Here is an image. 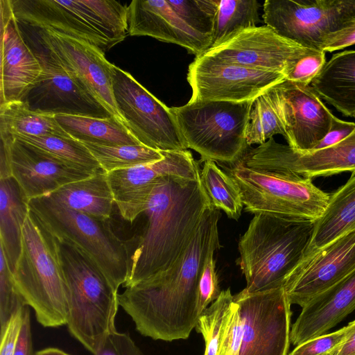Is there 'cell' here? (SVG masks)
Wrapping results in <instances>:
<instances>
[{
    "instance_id": "1",
    "label": "cell",
    "mask_w": 355,
    "mask_h": 355,
    "mask_svg": "<svg viewBox=\"0 0 355 355\" xmlns=\"http://www.w3.org/2000/svg\"><path fill=\"white\" fill-rule=\"evenodd\" d=\"M220 210L206 211L185 252L166 270L141 281L119 294V304L137 330L154 340L187 339L198 322V285L205 261L220 248Z\"/></svg>"
},
{
    "instance_id": "2",
    "label": "cell",
    "mask_w": 355,
    "mask_h": 355,
    "mask_svg": "<svg viewBox=\"0 0 355 355\" xmlns=\"http://www.w3.org/2000/svg\"><path fill=\"white\" fill-rule=\"evenodd\" d=\"M213 207L195 179L162 178L154 187L143 214L147 224L130 256L128 287L168 270L189 248L205 213Z\"/></svg>"
},
{
    "instance_id": "3",
    "label": "cell",
    "mask_w": 355,
    "mask_h": 355,
    "mask_svg": "<svg viewBox=\"0 0 355 355\" xmlns=\"http://www.w3.org/2000/svg\"><path fill=\"white\" fill-rule=\"evenodd\" d=\"M315 221L254 214L239 241L236 261L248 293L283 287L309 247Z\"/></svg>"
},
{
    "instance_id": "4",
    "label": "cell",
    "mask_w": 355,
    "mask_h": 355,
    "mask_svg": "<svg viewBox=\"0 0 355 355\" xmlns=\"http://www.w3.org/2000/svg\"><path fill=\"white\" fill-rule=\"evenodd\" d=\"M55 239L67 286V325L94 355L107 335L116 331L118 291L85 252L67 241Z\"/></svg>"
},
{
    "instance_id": "5",
    "label": "cell",
    "mask_w": 355,
    "mask_h": 355,
    "mask_svg": "<svg viewBox=\"0 0 355 355\" xmlns=\"http://www.w3.org/2000/svg\"><path fill=\"white\" fill-rule=\"evenodd\" d=\"M291 305L284 287L233 295L217 355H288Z\"/></svg>"
},
{
    "instance_id": "6",
    "label": "cell",
    "mask_w": 355,
    "mask_h": 355,
    "mask_svg": "<svg viewBox=\"0 0 355 355\" xmlns=\"http://www.w3.org/2000/svg\"><path fill=\"white\" fill-rule=\"evenodd\" d=\"M12 273L20 294L40 324L45 327L67 324V291L56 239L30 209Z\"/></svg>"
},
{
    "instance_id": "7",
    "label": "cell",
    "mask_w": 355,
    "mask_h": 355,
    "mask_svg": "<svg viewBox=\"0 0 355 355\" xmlns=\"http://www.w3.org/2000/svg\"><path fill=\"white\" fill-rule=\"evenodd\" d=\"M28 205L55 239L73 244L93 259L116 290L128 282L130 256L127 245L112 230L110 219L69 209L49 196L30 200Z\"/></svg>"
},
{
    "instance_id": "8",
    "label": "cell",
    "mask_w": 355,
    "mask_h": 355,
    "mask_svg": "<svg viewBox=\"0 0 355 355\" xmlns=\"http://www.w3.org/2000/svg\"><path fill=\"white\" fill-rule=\"evenodd\" d=\"M253 101H196L172 107L188 148L198 153L201 162L234 164L248 148L246 130Z\"/></svg>"
},
{
    "instance_id": "9",
    "label": "cell",
    "mask_w": 355,
    "mask_h": 355,
    "mask_svg": "<svg viewBox=\"0 0 355 355\" xmlns=\"http://www.w3.org/2000/svg\"><path fill=\"white\" fill-rule=\"evenodd\" d=\"M237 184L246 211L315 221L330 198L312 179L279 171L249 168L238 161L227 168Z\"/></svg>"
},
{
    "instance_id": "10",
    "label": "cell",
    "mask_w": 355,
    "mask_h": 355,
    "mask_svg": "<svg viewBox=\"0 0 355 355\" xmlns=\"http://www.w3.org/2000/svg\"><path fill=\"white\" fill-rule=\"evenodd\" d=\"M112 87L123 123L140 144L159 151L188 148L171 107L155 97L128 72L114 64Z\"/></svg>"
},
{
    "instance_id": "11",
    "label": "cell",
    "mask_w": 355,
    "mask_h": 355,
    "mask_svg": "<svg viewBox=\"0 0 355 355\" xmlns=\"http://www.w3.org/2000/svg\"><path fill=\"white\" fill-rule=\"evenodd\" d=\"M265 25L300 46L322 51L328 35L355 19V0H266Z\"/></svg>"
},
{
    "instance_id": "12",
    "label": "cell",
    "mask_w": 355,
    "mask_h": 355,
    "mask_svg": "<svg viewBox=\"0 0 355 355\" xmlns=\"http://www.w3.org/2000/svg\"><path fill=\"white\" fill-rule=\"evenodd\" d=\"M286 80L284 74L247 68L205 55L189 64L187 81L192 89L189 102L253 101Z\"/></svg>"
},
{
    "instance_id": "13",
    "label": "cell",
    "mask_w": 355,
    "mask_h": 355,
    "mask_svg": "<svg viewBox=\"0 0 355 355\" xmlns=\"http://www.w3.org/2000/svg\"><path fill=\"white\" fill-rule=\"evenodd\" d=\"M29 45L42 73L21 101L35 112L97 118L112 116L67 71L58 58L35 36Z\"/></svg>"
},
{
    "instance_id": "14",
    "label": "cell",
    "mask_w": 355,
    "mask_h": 355,
    "mask_svg": "<svg viewBox=\"0 0 355 355\" xmlns=\"http://www.w3.org/2000/svg\"><path fill=\"white\" fill-rule=\"evenodd\" d=\"M238 162L249 168L292 173L311 179L355 173V130L335 145L308 152L297 151L272 137L248 148Z\"/></svg>"
},
{
    "instance_id": "15",
    "label": "cell",
    "mask_w": 355,
    "mask_h": 355,
    "mask_svg": "<svg viewBox=\"0 0 355 355\" xmlns=\"http://www.w3.org/2000/svg\"><path fill=\"white\" fill-rule=\"evenodd\" d=\"M0 137V175L8 177L11 171L28 201L49 196L69 183L98 173L72 166L14 137Z\"/></svg>"
},
{
    "instance_id": "16",
    "label": "cell",
    "mask_w": 355,
    "mask_h": 355,
    "mask_svg": "<svg viewBox=\"0 0 355 355\" xmlns=\"http://www.w3.org/2000/svg\"><path fill=\"white\" fill-rule=\"evenodd\" d=\"M159 161L106 173L114 204L123 218L132 223L145 211L150 194L166 176L195 180L200 175L198 163L190 151H162Z\"/></svg>"
},
{
    "instance_id": "17",
    "label": "cell",
    "mask_w": 355,
    "mask_h": 355,
    "mask_svg": "<svg viewBox=\"0 0 355 355\" xmlns=\"http://www.w3.org/2000/svg\"><path fill=\"white\" fill-rule=\"evenodd\" d=\"M33 28L37 40L54 53L70 75L112 116L123 123L114 98L113 64L107 60L105 53L89 43L55 31Z\"/></svg>"
},
{
    "instance_id": "18",
    "label": "cell",
    "mask_w": 355,
    "mask_h": 355,
    "mask_svg": "<svg viewBox=\"0 0 355 355\" xmlns=\"http://www.w3.org/2000/svg\"><path fill=\"white\" fill-rule=\"evenodd\" d=\"M309 49L279 35L267 25L239 31L205 53L228 63L285 76Z\"/></svg>"
},
{
    "instance_id": "19",
    "label": "cell",
    "mask_w": 355,
    "mask_h": 355,
    "mask_svg": "<svg viewBox=\"0 0 355 355\" xmlns=\"http://www.w3.org/2000/svg\"><path fill=\"white\" fill-rule=\"evenodd\" d=\"M355 269V230L306 254L284 288L291 304L303 307Z\"/></svg>"
},
{
    "instance_id": "20",
    "label": "cell",
    "mask_w": 355,
    "mask_h": 355,
    "mask_svg": "<svg viewBox=\"0 0 355 355\" xmlns=\"http://www.w3.org/2000/svg\"><path fill=\"white\" fill-rule=\"evenodd\" d=\"M288 145L308 152L329 132L334 115L311 86L287 80L275 86Z\"/></svg>"
},
{
    "instance_id": "21",
    "label": "cell",
    "mask_w": 355,
    "mask_h": 355,
    "mask_svg": "<svg viewBox=\"0 0 355 355\" xmlns=\"http://www.w3.org/2000/svg\"><path fill=\"white\" fill-rule=\"evenodd\" d=\"M0 105L21 101L39 80L42 65L20 29L10 0H1Z\"/></svg>"
},
{
    "instance_id": "22",
    "label": "cell",
    "mask_w": 355,
    "mask_h": 355,
    "mask_svg": "<svg viewBox=\"0 0 355 355\" xmlns=\"http://www.w3.org/2000/svg\"><path fill=\"white\" fill-rule=\"evenodd\" d=\"M128 34L150 36L186 49L196 57L211 46V38L190 26L168 0H134L128 6Z\"/></svg>"
},
{
    "instance_id": "23",
    "label": "cell",
    "mask_w": 355,
    "mask_h": 355,
    "mask_svg": "<svg viewBox=\"0 0 355 355\" xmlns=\"http://www.w3.org/2000/svg\"><path fill=\"white\" fill-rule=\"evenodd\" d=\"M302 308L290 334L295 346L326 334L355 310V269Z\"/></svg>"
},
{
    "instance_id": "24",
    "label": "cell",
    "mask_w": 355,
    "mask_h": 355,
    "mask_svg": "<svg viewBox=\"0 0 355 355\" xmlns=\"http://www.w3.org/2000/svg\"><path fill=\"white\" fill-rule=\"evenodd\" d=\"M10 2L20 24L55 31L89 43L104 53L116 44L67 7L63 1L10 0Z\"/></svg>"
},
{
    "instance_id": "25",
    "label": "cell",
    "mask_w": 355,
    "mask_h": 355,
    "mask_svg": "<svg viewBox=\"0 0 355 355\" xmlns=\"http://www.w3.org/2000/svg\"><path fill=\"white\" fill-rule=\"evenodd\" d=\"M317 94L343 114L355 113V51L334 54L311 83Z\"/></svg>"
},
{
    "instance_id": "26",
    "label": "cell",
    "mask_w": 355,
    "mask_h": 355,
    "mask_svg": "<svg viewBox=\"0 0 355 355\" xmlns=\"http://www.w3.org/2000/svg\"><path fill=\"white\" fill-rule=\"evenodd\" d=\"M354 230L355 173H352L343 186L330 194L324 213L315 221L312 239L305 255Z\"/></svg>"
},
{
    "instance_id": "27",
    "label": "cell",
    "mask_w": 355,
    "mask_h": 355,
    "mask_svg": "<svg viewBox=\"0 0 355 355\" xmlns=\"http://www.w3.org/2000/svg\"><path fill=\"white\" fill-rule=\"evenodd\" d=\"M28 200L12 178L0 179V248L14 272L21 249L22 227Z\"/></svg>"
},
{
    "instance_id": "28",
    "label": "cell",
    "mask_w": 355,
    "mask_h": 355,
    "mask_svg": "<svg viewBox=\"0 0 355 355\" xmlns=\"http://www.w3.org/2000/svg\"><path fill=\"white\" fill-rule=\"evenodd\" d=\"M47 196L69 209L103 219L110 218L114 204L104 171L69 183Z\"/></svg>"
},
{
    "instance_id": "29",
    "label": "cell",
    "mask_w": 355,
    "mask_h": 355,
    "mask_svg": "<svg viewBox=\"0 0 355 355\" xmlns=\"http://www.w3.org/2000/svg\"><path fill=\"white\" fill-rule=\"evenodd\" d=\"M55 118L73 139L103 145L141 144L119 119L57 114Z\"/></svg>"
},
{
    "instance_id": "30",
    "label": "cell",
    "mask_w": 355,
    "mask_h": 355,
    "mask_svg": "<svg viewBox=\"0 0 355 355\" xmlns=\"http://www.w3.org/2000/svg\"><path fill=\"white\" fill-rule=\"evenodd\" d=\"M0 135L71 137L58 123L55 115L33 111L23 101L0 105Z\"/></svg>"
},
{
    "instance_id": "31",
    "label": "cell",
    "mask_w": 355,
    "mask_h": 355,
    "mask_svg": "<svg viewBox=\"0 0 355 355\" xmlns=\"http://www.w3.org/2000/svg\"><path fill=\"white\" fill-rule=\"evenodd\" d=\"M200 180L211 206L223 210L229 218L238 220L243 204L233 178L220 169L214 161L207 160L200 171Z\"/></svg>"
},
{
    "instance_id": "32",
    "label": "cell",
    "mask_w": 355,
    "mask_h": 355,
    "mask_svg": "<svg viewBox=\"0 0 355 355\" xmlns=\"http://www.w3.org/2000/svg\"><path fill=\"white\" fill-rule=\"evenodd\" d=\"M12 137L29 144L47 155L76 168L94 173L103 171L85 146L71 137L55 135H15Z\"/></svg>"
},
{
    "instance_id": "33",
    "label": "cell",
    "mask_w": 355,
    "mask_h": 355,
    "mask_svg": "<svg viewBox=\"0 0 355 355\" xmlns=\"http://www.w3.org/2000/svg\"><path fill=\"white\" fill-rule=\"evenodd\" d=\"M260 6L256 0H219L211 48L239 31L257 26Z\"/></svg>"
},
{
    "instance_id": "34",
    "label": "cell",
    "mask_w": 355,
    "mask_h": 355,
    "mask_svg": "<svg viewBox=\"0 0 355 355\" xmlns=\"http://www.w3.org/2000/svg\"><path fill=\"white\" fill-rule=\"evenodd\" d=\"M82 143L106 173L153 163L164 158L162 151L143 144L103 145L90 142Z\"/></svg>"
},
{
    "instance_id": "35",
    "label": "cell",
    "mask_w": 355,
    "mask_h": 355,
    "mask_svg": "<svg viewBox=\"0 0 355 355\" xmlns=\"http://www.w3.org/2000/svg\"><path fill=\"white\" fill-rule=\"evenodd\" d=\"M275 135L285 137L279 117L275 86L256 98L252 103L246 130L248 146L265 143Z\"/></svg>"
},
{
    "instance_id": "36",
    "label": "cell",
    "mask_w": 355,
    "mask_h": 355,
    "mask_svg": "<svg viewBox=\"0 0 355 355\" xmlns=\"http://www.w3.org/2000/svg\"><path fill=\"white\" fill-rule=\"evenodd\" d=\"M232 300L230 288L222 291L217 300L200 315L195 328L205 339L204 355H217L223 320Z\"/></svg>"
},
{
    "instance_id": "37",
    "label": "cell",
    "mask_w": 355,
    "mask_h": 355,
    "mask_svg": "<svg viewBox=\"0 0 355 355\" xmlns=\"http://www.w3.org/2000/svg\"><path fill=\"white\" fill-rule=\"evenodd\" d=\"M219 0H168L173 9L196 31L211 38Z\"/></svg>"
},
{
    "instance_id": "38",
    "label": "cell",
    "mask_w": 355,
    "mask_h": 355,
    "mask_svg": "<svg viewBox=\"0 0 355 355\" xmlns=\"http://www.w3.org/2000/svg\"><path fill=\"white\" fill-rule=\"evenodd\" d=\"M26 304L15 284L13 273L0 248V323L2 332L11 318Z\"/></svg>"
},
{
    "instance_id": "39",
    "label": "cell",
    "mask_w": 355,
    "mask_h": 355,
    "mask_svg": "<svg viewBox=\"0 0 355 355\" xmlns=\"http://www.w3.org/2000/svg\"><path fill=\"white\" fill-rule=\"evenodd\" d=\"M353 328V322L332 333H326L297 345L288 355H325L339 347L347 338Z\"/></svg>"
},
{
    "instance_id": "40",
    "label": "cell",
    "mask_w": 355,
    "mask_h": 355,
    "mask_svg": "<svg viewBox=\"0 0 355 355\" xmlns=\"http://www.w3.org/2000/svg\"><path fill=\"white\" fill-rule=\"evenodd\" d=\"M326 62L324 51L311 49L295 62L286 80L309 85Z\"/></svg>"
},
{
    "instance_id": "41",
    "label": "cell",
    "mask_w": 355,
    "mask_h": 355,
    "mask_svg": "<svg viewBox=\"0 0 355 355\" xmlns=\"http://www.w3.org/2000/svg\"><path fill=\"white\" fill-rule=\"evenodd\" d=\"M215 251H211L207 255L199 281L198 308L200 315L211 302L217 300L222 291L218 285L214 259Z\"/></svg>"
},
{
    "instance_id": "42",
    "label": "cell",
    "mask_w": 355,
    "mask_h": 355,
    "mask_svg": "<svg viewBox=\"0 0 355 355\" xmlns=\"http://www.w3.org/2000/svg\"><path fill=\"white\" fill-rule=\"evenodd\" d=\"M94 355H143L127 333L113 331L107 335Z\"/></svg>"
},
{
    "instance_id": "43",
    "label": "cell",
    "mask_w": 355,
    "mask_h": 355,
    "mask_svg": "<svg viewBox=\"0 0 355 355\" xmlns=\"http://www.w3.org/2000/svg\"><path fill=\"white\" fill-rule=\"evenodd\" d=\"M23 309L11 318L1 332L0 355H13L23 322Z\"/></svg>"
},
{
    "instance_id": "44",
    "label": "cell",
    "mask_w": 355,
    "mask_h": 355,
    "mask_svg": "<svg viewBox=\"0 0 355 355\" xmlns=\"http://www.w3.org/2000/svg\"><path fill=\"white\" fill-rule=\"evenodd\" d=\"M353 44H355V19L347 27L326 36L322 51L333 52Z\"/></svg>"
},
{
    "instance_id": "45",
    "label": "cell",
    "mask_w": 355,
    "mask_h": 355,
    "mask_svg": "<svg viewBox=\"0 0 355 355\" xmlns=\"http://www.w3.org/2000/svg\"><path fill=\"white\" fill-rule=\"evenodd\" d=\"M354 130L355 123L345 121L334 116L329 132L313 150L335 145L349 136Z\"/></svg>"
},
{
    "instance_id": "46",
    "label": "cell",
    "mask_w": 355,
    "mask_h": 355,
    "mask_svg": "<svg viewBox=\"0 0 355 355\" xmlns=\"http://www.w3.org/2000/svg\"><path fill=\"white\" fill-rule=\"evenodd\" d=\"M13 355H35L33 350L30 311L28 305L23 309V322Z\"/></svg>"
},
{
    "instance_id": "47",
    "label": "cell",
    "mask_w": 355,
    "mask_h": 355,
    "mask_svg": "<svg viewBox=\"0 0 355 355\" xmlns=\"http://www.w3.org/2000/svg\"><path fill=\"white\" fill-rule=\"evenodd\" d=\"M352 322V331L335 355H355V320Z\"/></svg>"
},
{
    "instance_id": "48",
    "label": "cell",
    "mask_w": 355,
    "mask_h": 355,
    "mask_svg": "<svg viewBox=\"0 0 355 355\" xmlns=\"http://www.w3.org/2000/svg\"><path fill=\"white\" fill-rule=\"evenodd\" d=\"M35 355H71L64 351L55 347L45 348L42 350L37 351Z\"/></svg>"
},
{
    "instance_id": "49",
    "label": "cell",
    "mask_w": 355,
    "mask_h": 355,
    "mask_svg": "<svg viewBox=\"0 0 355 355\" xmlns=\"http://www.w3.org/2000/svg\"><path fill=\"white\" fill-rule=\"evenodd\" d=\"M338 352V351H334V352H331V353H329V354H325V355H335V354H336V352Z\"/></svg>"
},
{
    "instance_id": "50",
    "label": "cell",
    "mask_w": 355,
    "mask_h": 355,
    "mask_svg": "<svg viewBox=\"0 0 355 355\" xmlns=\"http://www.w3.org/2000/svg\"><path fill=\"white\" fill-rule=\"evenodd\" d=\"M353 117L355 119V113H354V114L353 115Z\"/></svg>"
}]
</instances>
